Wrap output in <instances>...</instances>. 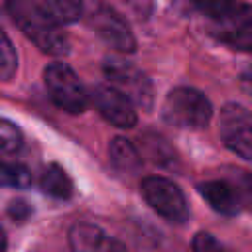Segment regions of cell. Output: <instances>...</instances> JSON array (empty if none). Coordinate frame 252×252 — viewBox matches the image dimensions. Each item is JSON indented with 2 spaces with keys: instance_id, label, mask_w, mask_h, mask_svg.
<instances>
[{
  "instance_id": "15",
  "label": "cell",
  "mask_w": 252,
  "mask_h": 252,
  "mask_svg": "<svg viewBox=\"0 0 252 252\" xmlns=\"http://www.w3.org/2000/svg\"><path fill=\"white\" fill-rule=\"evenodd\" d=\"M144 150H146V156L154 163H158V165L169 167L175 161V152L171 150V146L167 144V140L161 138V136H158V134L144 136Z\"/></svg>"
},
{
  "instance_id": "18",
  "label": "cell",
  "mask_w": 252,
  "mask_h": 252,
  "mask_svg": "<svg viewBox=\"0 0 252 252\" xmlns=\"http://www.w3.org/2000/svg\"><path fill=\"white\" fill-rule=\"evenodd\" d=\"M18 57L12 41L8 39L6 32L0 28V81H10L16 73Z\"/></svg>"
},
{
  "instance_id": "6",
  "label": "cell",
  "mask_w": 252,
  "mask_h": 252,
  "mask_svg": "<svg viewBox=\"0 0 252 252\" xmlns=\"http://www.w3.org/2000/svg\"><path fill=\"white\" fill-rule=\"evenodd\" d=\"M102 71L106 81L116 87L120 93H124L134 106H140L144 110H150L154 104V85L150 77L140 71L136 65L128 63L120 57H108L102 63Z\"/></svg>"
},
{
  "instance_id": "16",
  "label": "cell",
  "mask_w": 252,
  "mask_h": 252,
  "mask_svg": "<svg viewBox=\"0 0 252 252\" xmlns=\"http://www.w3.org/2000/svg\"><path fill=\"white\" fill-rule=\"evenodd\" d=\"M32 183V171L14 161H6L0 158V187H28Z\"/></svg>"
},
{
  "instance_id": "19",
  "label": "cell",
  "mask_w": 252,
  "mask_h": 252,
  "mask_svg": "<svg viewBox=\"0 0 252 252\" xmlns=\"http://www.w3.org/2000/svg\"><path fill=\"white\" fill-rule=\"evenodd\" d=\"M193 252H226V250L213 234L197 232L193 238Z\"/></svg>"
},
{
  "instance_id": "1",
  "label": "cell",
  "mask_w": 252,
  "mask_h": 252,
  "mask_svg": "<svg viewBox=\"0 0 252 252\" xmlns=\"http://www.w3.org/2000/svg\"><path fill=\"white\" fill-rule=\"evenodd\" d=\"M185 10L197 16L217 41L252 51V6L242 0H183Z\"/></svg>"
},
{
  "instance_id": "4",
  "label": "cell",
  "mask_w": 252,
  "mask_h": 252,
  "mask_svg": "<svg viewBox=\"0 0 252 252\" xmlns=\"http://www.w3.org/2000/svg\"><path fill=\"white\" fill-rule=\"evenodd\" d=\"M161 114L163 120L175 128L203 130L213 116V104L201 91L177 87L165 96Z\"/></svg>"
},
{
  "instance_id": "17",
  "label": "cell",
  "mask_w": 252,
  "mask_h": 252,
  "mask_svg": "<svg viewBox=\"0 0 252 252\" xmlns=\"http://www.w3.org/2000/svg\"><path fill=\"white\" fill-rule=\"evenodd\" d=\"M24 144V136H22V130L6 120V118H0V156H12L16 154Z\"/></svg>"
},
{
  "instance_id": "9",
  "label": "cell",
  "mask_w": 252,
  "mask_h": 252,
  "mask_svg": "<svg viewBox=\"0 0 252 252\" xmlns=\"http://www.w3.org/2000/svg\"><path fill=\"white\" fill-rule=\"evenodd\" d=\"M220 138L228 150L252 161V112L242 104L228 102L220 110Z\"/></svg>"
},
{
  "instance_id": "13",
  "label": "cell",
  "mask_w": 252,
  "mask_h": 252,
  "mask_svg": "<svg viewBox=\"0 0 252 252\" xmlns=\"http://www.w3.org/2000/svg\"><path fill=\"white\" fill-rule=\"evenodd\" d=\"M108 156H110V163L124 173H136L142 167V156L138 154L136 146L122 136L112 138L110 146H108Z\"/></svg>"
},
{
  "instance_id": "7",
  "label": "cell",
  "mask_w": 252,
  "mask_h": 252,
  "mask_svg": "<svg viewBox=\"0 0 252 252\" xmlns=\"http://www.w3.org/2000/svg\"><path fill=\"white\" fill-rule=\"evenodd\" d=\"M87 22H89L91 30L114 51H118V53H134L136 51V37L132 33V28L108 4L94 2L87 10Z\"/></svg>"
},
{
  "instance_id": "12",
  "label": "cell",
  "mask_w": 252,
  "mask_h": 252,
  "mask_svg": "<svg viewBox=\"0 0 252 252\" xmlns=\"http://www.w3.org/2000/svg\"><path fill=\"white\" fill-rule=\"evenodd\" d=\"M39 187L45 195L53 199H71L73 195V181L69 173L57 165V163H47L39 175Z\"/></svg>"
},
{
  "instance_id": "22",
  "label": "cell",
  "mask_w": 252,
  "mask_h": 252,
  "mask_svg": "<svg viewBox=\"0 0 252 252\" xmlns=\"http://www.w3.org/2000/svg\"><path fill=\"white\" fill-rule=\"evenodd\" d=\"M0 252H6V234L2 230V226H0Z\"/></svg>"
},
{
  "instance_id": "14",
  "label": "cell",
  "mask_w": 252,
  "mask_h": 252,
  "mask_svg": "<svg viewBox=\"0 0 252 252\" xmlns=\"http://www.w3.org/2000/svg\"><path fill=\"white\" fill-rule=\"evenodd\" d=\"M39 4L59 24H73L83 16L81 0H39Z\"/></svg>"
},
{
  "instance_id": "11",
  "label": "cell",
  "mask_w": 252,
  "mask_h": 252,
  "mask_svg": "<svg viewBox=\"0 0 252 252\" xmlns=\"http://www.w3.org/2000/svg\"><path fill=\"white\" fill-rule=\"evenodd\" d=\"M69 244L73 252H128L122 242L91 222L73 224L69 230Z\"/></svg>"
},
{
  "instance_id": "21",
  "label": "cell",
  "mask_w": 252,
  "mask_h": 252,
  "mask_svg": "<svg viewBox=\"0 0 252 252\" xmlns=\"http://www.w3.org/2000/svg\"><path fill=\"white\" fill-rule=\"evenodd\" d=\"M242 81H246V83H250V85H252V63L242 71Z\"/></svg>"
},
{
  "instance_id": "8",
  "label": "cell",
  "mask_w": 252,
  "mask_h": 252,
  "mask_svg": "<svg viewBox=\"0 0 252 252\" xmlns=\"http://www.w3.org/2000/svg\"><path fill=\"white\" fill-rule=\"evenodd\" d=\"M140 189L146 203L165 220L181 224L189 219V207L183 191L167 177H159V175L144 177Z\"/></svg>"
},
{
  "instance_id": "5",
  "label": "cell",
  "mask_w": 252,
  "mask_h": 252,
  "mask_svg": "<svg viewBox=\"0 0 252 252\" xmlns=\"http://www.w3.org/2000/svg\"><path fill=\"white\" fill-rule=\"evenodd\" d=\"M43 83L49 93V98L61 110L69 114H79L87 108L89 93L69 65L59 61L49 63L43 71Z\"/></svg>"
},
{
  "instance_id": "20",
  "label": "cell",
  "mask_w": 252,
  "mask_h": 252,
  "mask_svg": "<svg viewBox=\"0 0 252 252\" xmlns=\"http://www.w3.org/2000/svg\"><path fill=\"white\" fill-rule=\"evenodd\" d=\"M30 213H32L30 205H28L26 201H22V199L12 201L10 207H8V215L12 217V220H18V222H24V220L30 217Z\"/></svg>"
},
{
  "instance_id": "3",
  "label": "cell",
  "mask_w": 252,
  "mask_h": 252,
  "mask_svg": "<svg viewBox=\"0 0 252 252\" xmlns=\"http://www.w3.org/2000/svg\"><path fill=\"white\" fill-rule=\"evenodd\" d=\"M201 197L220 215H238L244 209H252V173L242 169H230L228 175L209 179L197 185Z\"/></svg>"
},
{
  "instance_id": "10",
  "label": "cell",
  "mask_w": 252,
  "mask_h": 252,
  "mask_svg": "<svg viewBox=\"0 0 252 252\" xmlns=\"http://www.w3.org/2000/svg\"><path fill=\"white\" fill-rule=\"evenodd\" d=\"M89 96H91L94 108L100 112V116L104 120H108L112 126L132 128L136 124L138 114H136L134 102L124 93H120L116 87H112L110 83L94 85Z\"/></svg>"
},
{
  "instance_id": "2",
  "label": "cell",
  "mask_w": 252,
  "mask_h": 252,
  "mask_svg": "<svg viewBox=\"0 0 252 252\" xmlns=\"http://www.w3.org/2000/svg\"><path fill=\"white\" fill-rule=\"evenodd\" d=\"M8 16L20 28V32L43 53L67 55L71 45L61 24L39 4V0H8Z\"/></svg>"
}]
</instances>
